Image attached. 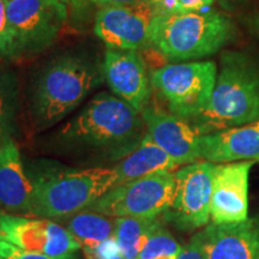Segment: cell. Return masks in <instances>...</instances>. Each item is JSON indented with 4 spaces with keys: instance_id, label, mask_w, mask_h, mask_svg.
Instances as JSON below:
<instances>
[{
    "instance_id": "obj_22",
    "label": "cell",
    "mask_w": 259,
    "mask_h": 259,
    "mask_svg": "<svg viewBox=\"0 0 259 259\" xmlns=\"http://www.w3.org/2000/svg\"><path fill=\"white\" fill-rule=\"evenodd\" d=\"M181 248L183 247L178 244L173 235L161 225L148 239L143 250L139 253L138 259H155L166 255H178L181 252Z\"/></svg>"
},
{
    "instance_id": "obj_32",
    "label": "cell",
    "mask_w": 259,
    "mask_h": 259,
    "mask_svg": "<svg viewBox=\"0 0 259 259\" xmlns=\"http://www.w3.org/2000/svg\"><path fill=\"white\" fill-rule=\"evenodd\" d=\"M112 259H125V258L122 257L121 253H118V254H116V255H114V257H113Z\"/></svg>"
},
{
    "instance_id": "obj_29",
    "label": "cell",
    "mask_w": 259,
    "mask_h": 259,
    "mask_svg": "<svg viewBox=\"0 0 259 259\" xmlns=\"http://www.w3.org/2000/svg\"><path fill=\"white\" fill-rule=\"evenodd\" d=\"M96 0H70V4L73 9L76 10H83L85 9L87 6L95 4Z\"/></svg>"
},
{
    "instance_id": "obj_24",
    "label": "cell",
    "mask_w": 259,
    "mask_h": 259,
    "mask_svg": "<svg viewBox=\"0 0 259 259\" xmlns=\"http://www.w3.org/2000/svg\"><path fill=\"white\" fill-rule=\"evenodd\" d=\"M0 257L3 259H80L77 253L54 258L46 254L24 251L11 244V242L3 238L2 235H0Z\"/></svg>"
},
{
    "instance_id": "obj_14",
    "label": "cell",
    "mask_w": 259,
    "mask_h": 259,
    "mask_svg": "<svg viewBox=\"0 0 259 259\" xmlns=\"http://www.w3.org/2000/svg\"><path fill=\"white\" fill-rule=\"evenodd\" d=\"M141 114L147 127L145 136L178 164L194 163L200 157V135L185 119L150 107Z\"/></svg>"
},
{
    "instance_id": "obj_10",
    "label": "cell",
    "mask_w": 259,
    "mask_h": 259,
    "mask_svg": "<svg viewBox=\"0 0 259 259\" xmlns=\"http://www.w3.org/2000/svg\"><path fill=\"white\" fill-rule=\"evenodd\" d=\"M0 235L22 250L54 258L77 253L82 248L69 229L48 219L0 213Z\"/></svg>"
},
{
    "instance_id": "obj_31",
    "label": "cell",
    "mask_w": 259,
    "mask_h": 259,
    "mask_svg": "<svg viewBox=\"0 0 259 259\" xmlns=\"http://www.w3.org/2000/svg\"><path fill=\"white\" fill-rule=\"evenodd\" d=\"M178 255H166V257H160V258H155V259H177Z\"/></svg>"
},
{
    "instance_id": "obj_7",
    "label": "cell",
    "mask_w": 259,
    "mask_h": 259,
    "mask_svg": "<svg viewBox=\"0 0 259 259\" xmlns=\"http://www.w3.org/2000/svg\"><path fill=\"white\" fill-rule=\"evenodd\" d=\"M174 190L176 174L162 171L114 186L85 210L111 218L158 219L169 209Z\"/></svg>"
},
{
    "instance_id": "obj_25",
    "label": "cell",
    "mask_w": 259,
    "mask_h": 259,
    "mask_svg": "<svg viewBox=\"0 0 259 259\" xmlns=\"http://www.w3.org/2000/svg\"><path fill=\"white\" fill-rule=\"evenodd\" d=\"M0 54L15 56V38L9 23L5 0H0Z\"/></svg>"
},
{
    "instance_id": "obj_19",
    "label": "cell",
    "mask_w": 259,
    "mask_h": 259,
    "mask_svg": "<svg viewBox=\"0 0 259 259\" xmlns=\"http://www.w3.org/2000/svg\"><path fill=\"white\" fill-rule=\"evenodd\" d=\"M162 225L158 219L116 218L114 239L125 259H138L150 235Z\"/></svg>"
},
{
    "instance_id": "obj_21",
    "label": "cell",
    "mask_w": 259,
    "mask_h": 259,
    "mask_svg": "<svg viewBox=\"0 0 259 259\" xmlns=\"http://www.w3.org/2000/svg\"><path fill=\"white\" fill-rule=\"evenodd\" d=\"M19 109L17 78L9 70L0 67V141L11 138Z\"/></svg>"
},
{
    "instance_id": "obj_28",
    "label": "cell",
    "mask_w": 259,
    "mask_h": 259,
    "mask_svg": "<svg viewBox=\"0 0 259 259\" xmlns=\"http://www.w3.org/2000/svg\"><path fill=\"white\" fill-rule=\"evenodd\" d=\"M147 0H96L95 4L100 6H112V5H136L139 3H144Z\"/></svg>"
},
{
    "instance_id": "obj_35",
    "label": "cell",
    "mask_w": 259,
    "mask_h": 259,
    "mask_svg": "<svg viewBox=\"0 0 259 259\" xmlns=\"http://www.w3.org/2000/svg\"><path fill=\"white\" fill-rule=\"evenodd\" d=\"M0 259H3V258H2V257H0Z\"/></svg>"
},
{
    "instance_id": "obj_13",
    "label": "cell",
    "mask_w": 259,
    "mask_h": 259,
    "mask_svg": "<svg viewBox=\"0 0 259 259\" xmlns=\"http://www.w3.org/2000/svg\"><path fill=\"white\" fill-rule=\"evenodd\" d=\"M102 72L116 96L139 113L147 108L151 89L144 61L137 51L107 48Z\"/></svg>"
},
{
    "instance_id": "obj_11",
    "label": "cell",
    "mask_w": 259,
    "mask_h": 259,
    "mask_svg": "<svg viewBox=\"0 0 259 259\" xmlns=\"http://www.w3.org/2000/svg\"><path fill=\"white\" fill-rule=\"evenodd\" d=\"M156 12L148 2L103 6L97 12L95 34L113 50L137 51L149 45V30Z\"/></svg>"
},
{
    "instance_id": "obj_23",
    "label": "cell",
    "mask_w": 259,
    "mask_h": 259,
    "mask_svg": "<svg viewBox=\"0 0 259 259\" xmlns=\"http://www.w3.org/2000/svg\"><path fill=\"white\" fill-rule=\"evenodd\" d=\"M156 15L186 14L203 11L213 4L215 0H147Z\"/></svg>"
},
{
    "instance_id": "obj_1",
    "label": "cell",
    "mask_w": 259,
    "mask_h": 259,
    "mask_svg": "<svg viewBox=\"0 0 259 259\" xmlns=\"http://www.w3.org/2000/svg\"><path fill=\"white\" fill-rule=\"evenodd\" d=\"M142 114L120 97L101 93L61 131L65 139L112 156H127L143 141Z\"/></svg>"
},
{
    "instance_id": "obj_33",
    "label": "cell",
    "mask_w": 259,
    "mask_h": 259,
    "mask_svg": "<svg viewBox=\"0 0 259 259\" xmlns=\"http://www.w3.org/2000/svg\"><path fill=\"white\" fill-rule=\"evenodd\" d=\"M61 3H63V4H65V5H67V4H70V0H60Z\"/></svg>"
},
{
    "instance_id": "obj_20",
    "label": "cell",
    "mask_w": 259,
    "mask_h": 259,
    "mask_svg": "<svg viewBox=\"0 0 259 259\" xmlns=\"http://www.w3.org/2000/svg\"><path fill=\"white\" fill-rule=\"evenodd\" d=\"M67 229L82 244V247H93L113 236L114 222L111 216L83 210L69 220Z\"/></svg>"
},
{
    "instance_id": "obj_30",
    "label": "cell",
    "mask_w": 259,
    "mask_h": 259,
    "mask_svg": "<svg viewBox=\"0 0 259 259\" xmlns=\"http://www.w3.org/2000/svg\"><path fill=\"white\" fill-rule=\"evenodd\" d=\"M218 2L223 6V8L229 10V9L235 8V6L240 5L242 2H245V0H218Z\"/></svg>"
},
{
    "instance_id": "obj_34",
    "label": "cell",
    "mask_w": 259,
    "mask_h": 259,
    "mask_svg": "<svg viewBox=\"0 0 259 259\" xmlns=\"http://www.w3.org/2000/svg\"><path fill=\"white\" fill-rule=\"evenodd\" d=\"M258 27H259V18H258Z\"/></svg>"
},
{
    "instance_id": "obj_26",
    "label": "cell",
    "mask_w": 259,
    "mask_h": 259,
    "mask_svg": "<svg viewBox=\"0 0 259 259\" xmlns=\"http://www.w3.org/2000/svg\"><path fill=\"white\" fill-rule=\"evenodd\" d=\"M85 259H112L114 255L120 253L114 235L107 240L100 242L93 247H82Z\"/></svg>"
},
{
    "instance_id": "obj_27",
    "label": "cell",
    "mask_w": 259,
    "mask_h": 259,
    "mask_svg": "<svg viewBox=\"0 0 259 259\" xmlns=\"http://www.w3.org/2000/svg\"><path fill=\"white\" fill-rule=\"evenodd\" d=\"M177 259H206L204 255L199 241L197 240L196 236L191 239L189 244H186L181 248V252L178 254Z\"/></svg>"
},
{
    "instance_id": "obj_2",
    "label": "cell",
    "mask_w": 259,
    "mask_h": 259,
    "mask_svg": "<svg viewBox=\"0 0 259 259\" xmlns=\"http://www.w3.org/2000/svg\"><path fill=\"white\" fill-rule=\"evenodd\" d=\"M259 119V71L238 53L225 54L205 109L194 118L200 136L250 124Z\"/></svg>"
},
{
    "instance_id": "obj_8",
    "label": "cell",
    "mask_w": 259,
    "mask_h": 259,
    "mask_svg": "<svg viewBox=\"0 0 259 259\" xmlns=\"http://www.w3.org/2000/svg\"><path fill=\"white\" fill-rule=\"evenodd\" d=\"M5 4L15 56L46 50L66 19V5L60 0H5Z\"/></svg>"
},
{
    "instance_id": "obj_17",
    "label": "cell",
    "mask_w": 259,
    "mask_h": 259,
    "mask_svg": "<svg viewBox=\"0 0 259 259\" xmlns=\"http://www.w3.org/2000/svg\"><path fill=\"white\" fill-rule=\"evenodd\" d=\"M0 208L32 215V186L11 138L0 144Z\"/></svg>"
},
{
    "instance_id": "obj_18",
    "label": "cell",
    "mask_w": 259,
    "mask_h": 259,
    "mask_svg": "<svg viewBox=\"0 0 259 259\" xmlns=\"http://www.w3.org/2000/svg\"><path fill=\"white\" fill-rule=\"evenodd\" d=\"M178 166L166 151L144 136L141 144L114 167L118 174L116 186L162 171H171Z\"/></svg>"
},
{
    "instance_id": "obj_6",
    "label": "cell",
    "mask_w": 259,
    "mask_h": 259,
    "mask_svg": "<svg viewBox=\"0 0 259 259\" xmlns=\"http://www.w3.org/2000/svg\"><path fill=\"white\" fill-rule=\"evenodd\" d=\"M216 79L213 61L170 64L151 73L154 88L166 100L170 112L183 119H194L205 109Z\"/></svg>"
},
{
    "instance_id": "obj_12",
    "label": "cell",
    "mask_w": 259,
    "mask_h": 259,
    "mask_svg": "<svg viewBox=\"0 0 259 259\" xmlns=\"http://www.w3.org/2000/svg\"><path fill=\"white\" fill-rule=\"evenodd\" d=\"M253 161L216 164L210 218L215 225L240 223L248 219V178Z\"/></svg>"
},
{
    "instance_id": "obj_15",
    "label": "cell",
    "mask_w": 259,
    "mask_h": 259,
    "mask_svg": "<svg viewBox=\"0 0 259 259\" xmlns=\"http://www.w3.org/2000/svg\"><path fill=\"white\" fill-rule=\"evenodd\" d=\"M206 259H259V216L232 225H208L194 235Z\"/></svg>"
},
{
    "instance_id": "obj_5",
    "label": "cell",
    "mask_w": 259,
    "mask_h": 259,
    "mask_svg": "<svg viewBox=\"0 0 259 259\" xmlns=\"http://www.w3.org/2000/svg\"><path fill=\"white\" fill-rule=\"evenodd\" d=\"M103 78L102 67L90 58L63 56L52 61L38 77L32 97L36 124L41 128L57 124Z\"/></svg>"
},
{
    "instance_id": "obj_16",
    "label": "cell",
    "mask_w": 259,
    "mask_h": 259,
    "mask_svg": "<svg viewBox=\"0 0 259 259\" xmlns=\"http://www.w3.org/2000/svg\"><path fill=\"white\" fill-rule=\"evenodd\" d=\"M200 157L212 163L259 161V119L199 138Z\"/></svg>"
},
{
    "instance_id": "obj_3",
    "label": "cell",
    "mask_w": 259,
    "mask_h": 259,
    "mask_svg": "<svg viewBox=\"0 0 259 259\" xmlns=\"http://www.w3.org/2000/svg\"><path fill=\"white\" fill-rule=\"evenodd\" d=\"M232 32V22L215 11L156 15L149 45L170 61L194 60L219 52Z\"/></svg>"
},
{
    "instance_id": "obj_4",
    "label": "cell",
    "mask_w": 259,
    "mask_h": 259,
    "mask_svg": "<svg viewBox=\"0 0 259 259\" xmlns=\"http://www.w3.org/2000/svg\"><path fill=\"white\" fill-rule=\"evenodd\" d=\"M32 215L61 219L88 209L118 184L113 168L46 169L32 174Z\"/></svg>"
},
{
    "instance_id": "obj_9",
    "label": "cell",
    "mask_w": 259,
    "mask_h": 259,
    "mask_svg": "<svg viewBox=\"0 0 259 259\" xmlns=\"http://www.w3.org/2000/svg\"><path fill=\"white\" fill-rule=\"evenodd\" d=\"M215 168L212 162H194L177 171L173 202L163 213L166 221L185 232L208 225Z\"/></svg>"
}]
</instances>
